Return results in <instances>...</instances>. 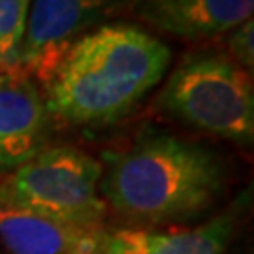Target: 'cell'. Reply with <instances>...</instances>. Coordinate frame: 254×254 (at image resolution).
<instances>
[{"instance_id":"obj_2","label":"cell","mask_w":254,"mask_h":254,"mask_svg":"<svg viewBox=\"0 0 254 254\" xmlns=\"http://www.w3.org/2000/svg\"><path fill=\"white\" fill-rule=\"evenodd\" d=\"M172 51L147 30L108 23L73 44L40 85L53 123L75 128L113 125L162 81Z\"/></svg>"},{"instance_id":"obj_11","label":"cell","mask_w":254,"mask_h":254,"mask_svg":"<svg viewBox=\"0 0 254 254\" xmlns=\"http://www.w3.org/2000/svg\"><path fill=\"white\" fill-rule=\"evenodd\" d=\"M226 55L234 59L241 68L253 73L254 68V21L253 17L237 25L234 30L228 32V38L224 42Z\"/></svg>"},{"instance_id":"obj_6","label":"cell","mask_w":254,"mask_h":254,"mask_svg":"<svg viewBox=\"0 0 254 254\" xmlns=\"http://www.w3.org/2000/svg\"><path fill=\"white\" fill-rule=\"evenodd\" d=\"M51 115L32 77L0 72V175L13 172L47 147Z\"/></svg>"},{"instance_id":"obj_1","label":"cell","mask_w":254,"mask_h":254,"mask_svg":"<svg viewBox=\"0 0 254 254\" xmlns=\"http://www.w3.org/2000/svg\"><path fill=\"white\" fill-rule=\"evenodd\" d=\"M226 185L211 149L160 128L139 130L132 145L106 154L100 196L127 228H166L205 217Z\"/></svg>"},{"instance_id":"obj_10","label":"cell","mask_w":254,"mask_h":254,"mask_svg":"<svg viewBox=\"0 0 254 254\" xmlns=\"http://www.w3.org/2000/svg\"><path fill=\"white\" fill-rule=\"evenodd\" d=\"M30 0H0V72L17 70Z\"/></svg>"},{"instance_id":"obj_9","label":"cell","mask_w":254,"mask_h":254,"mask_svg":"<svg viewBox=\"0 0 254 254\" xmlns=\"http://www.w3.org/2000/svg\"><path fill=\"white\" fill-rule=\"evenodd\" d=\"M102 228H79L0 203V254H89L102 249Z\"/></svg>"},{"instance_id":"obj_8","label":"cell","mask_w":254,"mask_h":254,"mask_svg":"<svg viewBox=\"0 0 254 254\" xmlns=\"http://www.w3.org/2000/svg\"><path fill=\"white\" fill-rule=\"evenodd\" d=\"M236 222L230 209L192 228H123L106 234L102 254H224Z\"/></svg>"},{"instance_id":"obj_12","label":"cell","mask_w":254,"mask_h":254,"mask_svg":"<svg viewBox=\"0 0 254 254\" xmlns=\"http://www.w3.org/2000/svg\"><path fill=\"white\" fill-rule=\"evenodd\" d=\"M89 254H102V249L100 251H96V253H89Z\"/></svg>"},{"instance_id":"obj_7","label":"cell","mask_w":254,"mask_h":254,"mask_svg":"<svg viewBox=\"0 0 254 254\" xmlns=\"http://www.w3.org/2000/svg\"><path fill=\"white\" fill-rule=\"evenodd\" d=\"M136 13L164 34L200 42L253 17L254 0H136Z\"/></svg>"},{"instance_id":"obj_5","label":"cell","mask_w":254,"mask_h":254,"mask_svg":"<svg viewBox=\"0 0 254 254\" xmlns=\"http://www.w3.org/2000/svg\"><path fill=\"white\" fill-rule=\"evenodd\" d=\"M130 4L134 0H30L17 70L42 85L79 38Z\"/></svg>"},{"instance_id":"obj_3","label":"cell","mask_w":254,"mask_h":254,"mask_svg":"<svg viewBox=\"0 0 254 254\" xmlns=\"http://www.w3.org/2000/svg\"><path fill=\"white\" fill-rule=\"evenodd\" d=\"M156 106L209 136L253 143V77L224 49L201 47L185 55L158 92Z\"/></svg>"},{"instance_id":"obj_4","label":"cell","mask_w":254,"mask_h":254,"mask_svg":"<svg viewBox=\"0 0 254 254\" xmlns=\"http://www.w3.org/2000/svg\"><path fill=\"white\" fill-rule=\"evenodd\" d=\"M102 162L72 145L46 147L0 177V203L79 228H102Z\"/></svg>"}]
</instances>
